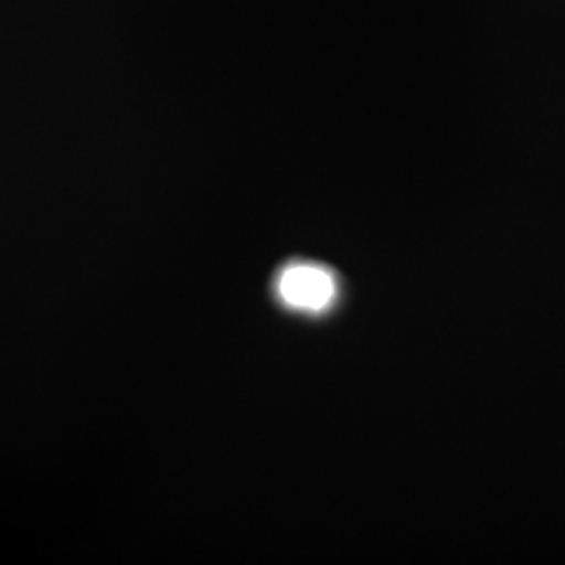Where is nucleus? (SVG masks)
Wrapping results in <instances>:
<instances>
[{"instance_id": "1", "label": "nucleus", "mask_w": 565, "mask_h": 565, "mask_svg": "<svg viewBox=\"0 0 565 565\" xmlns=\"http://www.w3.org/2000/svg\"><path fill=\"white\" fill-rule=\"evenodd\" d=\"M278 294L289 307L321 311L337 294L333 275L315 264H292L278 277Z\"/></svg>"}]
</instances>
